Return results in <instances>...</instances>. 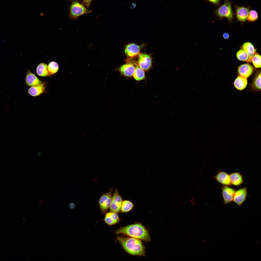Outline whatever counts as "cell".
Instances as JSON below:
<instances>
[{
  "instance_id": "obj_1",
  "label": "cell",
  "mask_w": 261,
  "mask_h": 261,
  "mask_svg": "<svg viewBox=\"0 0 261 261\" xmlns=\"http://www.w3.org/2000/svg\"><path fill=\"white\" fill-rule=\"evenodd\" d=\"M118 241L125 251L133 255L145 256V248L141 240L133 237L118 236Z\"/></svg>"
},
{
  "instance_id": "obj_2",
  "label": "cell",
  "mask_w": 261,
  "mask_h": 261,
  "mask_svg": "<svg viewBox=\"0 0 261 261\" xmlns=\"http://www.w3.org/2000/svg\"><path fill=\"white\" fill-rule=\"evenodd\" d=\"M116 234H122L130 237L148 242L151 238L147 230L140 223H137L121 227L116 231Z\"/></svg>"
},
{
  "instance_id": "obj_3",
  "label": "cell",
  "mask_w": 261,
  "mask_h": 261,
  "mask_svg": "<svg viewBox=\"0 0 261 261\" xmlns=\"http://www.w3.org/2000/svg\"><path fill=\"white\" fill-rule=\"evenodd\" d=\"M92 10H89L83 3L78 0H73L69 7V16L72 19L75 20L81 15L90 13Z\"/></svg>"
},
{
  "instance_id": "obj_4",
  "label": "cell",
  "mask_w": 261,
  "mask_h": 261,
  "mask_svg": "<svg viewBox=\"0 0 261 261\" xmlns=\"http://www.w3.org/2000/svg\"><path fill=\"white\" fill-rule=\"evenodd\" d=\"M216 12L220 17H226L230 21L233 19V13L231 4L228 1H225L223 4L217 9Z\"/></svg>"
},
{
  "instance_id": "obj_5",
  "label": "cell",
  "mask_w": 261,
  "mask_h": 261,
  "mask_svg": "<svg viewBox=\"0 0 261 261\" xmlns=\"http://www.w3.org/2000/svg\"><path fill=\"white\" fill-rule=\"evenodd\" d=\"M112 198L111 189L107 193L103 194L100 197L99 203L100 209L103 213L106 212L109 208Z\"/></svg>"
},
{
  "instance_id": "obj_6",
  "label": "cell",
  "mask_w": 261,
  "mask_h": 261,
  "mask_svg": "<svg viewBox=\"0 0 261 261\" xmlns=\"http://www.w3.org/2000/svg\"><path fill=\"white\" fill-rule=\"evenodd\" d=\"M122 198L117 190L116 189L112 196L111 202L109 207L110 211L118 213L120 211L122 202Z\"/></svg>"
},
{
  "instance_id": "obj_7",
  "label": "cell",
  "mask_w": 261,
  "mask_h": 261,
  "mask_svg": "<svg viewBox=\"0 0 261 261\" xmlns=\"http://www.w3.org/2000/svg\"><path fill=\"white\" fill-rule=\"evenodd\" d=\"M152 64V59L150 55L144 53L139 54L137 64L140 68L147 71L151 68Z\"/></svg>"
},
{
  "instance_id": "obj_8",
  "label": "cell",
  "mask_w": 261,
  "mask_h": 261,
  "mask_svg": "<svg viewBox=\"0 0 261 261\" xmlns=\"http://www.w3.org/2000/svg\"><path fill=\"white\" fill-rule=\"evenodd\" d=\"M221 189L224 203L226 205L233 201L236 190L228 186L223 185Z\"/></svg>"
},
{
  "instance_id": "obj_9",
  "label": "cell",
  "mask_w": 261,
  "mask_h": 261,
  "mask_svg": "<svg viewBox=\"0 0 261 261\" xmlns=\"http://www.w3.org/2000/svg\"><path fill=\"white\" fill-rule=\"evenodd\" d=\"M247 195L246 187H243L239 189L236 191L233 201L240 207L245 201Z\"/></svg>"
},
{
  "instance_id": "obj_10",
  "label": "cell",
  "mask_w": 261,
  "mask_h": 261,
  "mask_svg": "<svg viewBox=\"0 0 261 261\" xmlns=\"http://www.w3.org/2000/svg\"><path fill=\"white\" fill-rule=\"evenodd\" d=\"M134 64L135 63L129 62L120 66L117 70L122 75L126 77H131L133 75L135 71V67Z\"/></svg>"
},
{
  "instance_id": "obj_11",
  "label": "cell",
  "mask_w": 261,
  "mask_h": 261,
  "mask_svg": "<svg viewBox=\"0 0 261 261\" xmlns=\"http://www.w3.org/2000/svg\"><path fill=\"white\" fill-rule=\"evenodd\" d=\"M143 45H138L134 43L129 44L126 47L125 53L128 56L133 58L139 55L140 50Z\"/></svg>"
},
{
  "instance_id": "obj_12",
  "label": "cell",
  "mask_w": 261,
  "mask_h": 261,
  "mask_svg": "<svg viewBox=\"0 0 261 261\" xmlns=\"http://www.w3.org/2000/svg\"><path fill=\"white\" fill-rule=\"evenodd\" d=\"M25 82L27 86L32 87L41 84L42 81L38 79L36 76L29 70H28L25 78Z\"/></svg>"
},
{
  "instance_id": "obj_13",
  "label": "cell",
  "mask_w": 261,
  "mask_h": 261,
  "mask_svg": "<svg viewBox=\"0 0 261 261\" xmlns=\"http://www.w3.org/2000/svg\"><path fill=\"white\" fill-rule=\"evenodd\" d=\"M253 67L250 64H246L239 66L238 69V74L246 79L249 77L254 71Z\"/></svg>"
},
{
  "instance_id": "obj_14",
  "label": "cell",
  "mask_w": 261,
  "mask_h": 261,
  "mask_svg": "<svg viewBox=\"0 0 261 261\" xmlns=\"http://www.w3.org/2000/svg\"><path fill=\"white\" fill-rule=\"evenodd\" d=\"M214 178L218 182L224 185L229 186L232 185L229 175L226 172L220 171Z\"/></svg>"
},
{
  "instance_id": "obj_15",
  "label": "cell",
  "mask_w": 261,
  "mask_h": 261,
  "mask_svg": "<svg viewBox=\"0 0 261 261\" xmlns=\"http://www.w3.org/2000/svg\"><path fill=\"white\" fill-rule=\"evenodd\" d=\"M45 87L44 83L30 87L28 90V92L31 96L36 97L38 96L45 91Z\"/></svg>"
},
{
  "instance_id": "obj_16",
  "label": "cell",
  "mask_w": 261,
  "mask_h": 261,
  "mask_svg": "<svg viewBox=\"0 0 261 261\" xmlns=\"http://www.w3.org/2000/svg\"><path fill=\"white\" fill-rule=\"evenodd\" d=\"M249 11L248 8L243 7H237L236 14L237 19L241 22L245 21L247 19Z\"/></svg>"
},
{
  "instance_id": "obj_17",
  "label": "cell",
  "mask_w": 261,
  "mask_h": 261,
  "mask_svg": "<svg viewBox=\"0 0 261 261\" xmlns=\"http://www.w3.org/2000/svg\"><path fill=\"white\" fill-rule=\"evenodd\" d=\"M120 220V218L116 213L110 212L106 213L104 218L105 222L111 225L115 224Z\"/></svg>"
},
{
  "instance_id": "obj_18",
  "label": "cell",
  "mask_w": 261,
  "mask_h": 261,
  "mask_svg": "<svg viewBox=\"0 0 261 261\" xmlns=\"http://www.w3.org/2000/svg\"><path fill=\"white\" fill-rule=\"evenodd\" d=\"M233 84L236 88L239 90H242L246 87L247 80L246 78L239 75L235 79Z\"/></svg>"
},
{
  "instance_id": "obj_19",
  "label": "cell",
  "mask_w": 261,
  "mask_h": 261,
  "mask_svg": "<svg viewBox=\"0 0 261 261\" xmlns=\"http://www.w3.org/2000/svg\"><path fill=\"white\" fill-rule=\"evenodd\" d=\"M229 175L232 185L239 186L243 183L242 176L240 173L238 172L232 173Z\"/></svg>"
},
{
  "instance_id": "obj_20",
  "label": "cell",
  "mask_w": 261,
  "mask_h": 261,
  "mask_svg": "<svg viewBox=\"0 0 261 261\" xmlns=\"http://www.w3.org/2000/svg\"><path fill=\"white\" fill-rule=\"evenodd\" d=\"M241 49L245 50L249 56V58L247 62H251L252 58L255 53V50L253 44L249 42L245 43L242 46Z\"/></svg>"
},
{
  "instance_id": "obj_21",
  "label": "cell",
  "mask_w": 261,
  "mask_h": 261,
  "mask_svg": "<svg viewBox=\"0 0 261 261\" xmlns=\"http://www.w3.org/2000/svg\"><path fill=\"white\" fill-rule=\"evenodd\" d=\"M48 65L45 63H42L39 64L37 67L36 72L37 74L41 77L50 76L47 70Z\"/></svg>"
},
{
  "instance_id": "obj_22",
  "label": "cell",
  "mask_w": 261,
  "mask_h": 261,
  "mask_svg": "<svg viewBox=\"0 0 261 261\" xmlns=\"http://www.w3.org/2000/svg\"><path fill=\"white\" fill-rule=\"evenodd\" d=\"M251 87L254 90L260 91L261 90V72H259L254 77Z\"/></svg>"
},
{
  "instance_id": "obj_23",
  "label": "cell",
  "mask_w": 261,
  "mask_h": 261,
  "mask_svg": "<svg viewBox=\"0 0 261 261\" xmlns=\"http://www.w3.org/2000/svg\"><path fill=\"white\" fill-rule=\"evenodd\" d=\"M135 71L133 75L134 79L136 80L139 81L145 78V75L144 70L140 68L136 63Z\"/></svg>"
},
{
  "instance_id": "obj_24",
  "label": "cell",
  "mask_w": 261,
  "mask_h": 261,
  "mask_svg": "<svg viewBox=\"0 0 261 261\" xmlns=\"http://www.w3.org/2000/svg\"><path fill=\"white\" fill-rule=\"evenodd\" d=\"M134 205L130 201L124 200L122 201L120 211L123 213H126L131 210L133 208Z\"/></svg>"
},
{
  "instance_id": "obj_25",
  "label": "cell",
  "mask_w": 261,
  "mask_h": 261,
  "mask_svg": "<svg viewBox=\"0 0 261 261\" xmlns=\"http://www.w3.org/2000/svg\"><path fill=\"white\" fill-rule=\"evenodd\" d=\"M59 65L57 62L54 61L50 62L47 66V70L50 76L56 73L59 69Z\"/></svg>"
},
{
  "instance_id": "obj_26",
  "label": "cell",
  "mask_w": 261,
  "mask_h": 261,
  "mask_svg": "<svg viewBox=\"0 0 261 261\" xmlns=\"http://www.w3.org/2000/svg\"><path fill=\"white\" fill-rule=\"evenodd\" d=\"M236 57L238 60L240 61H245L248 62L249 57L246 52L243 49H241L239 51L236 53Z\"/></svg>"
},
{
  "instance_id": "obj_27",
  "label": "cell",
  "mask_w": 261,
  "mask_h": 261,
  "mask_svg": "<svg viewBox=\"0 0 261 261\" xmlns=\"http://www.w3.org/2000/svg\"><path fill=\"white\" fill-rule=\"evenodd\" d=\"M261 56L255 52L252 58L251 62L255 68H260L261 67Z\"/></svg>"
},
{
  "instance_id": "obj_28",
  "label": "cell",
  "mask_w": 261,
  "mask_h": 261,
  "mask_svg": "<svg viewBox=\"0 0 261 261\" xmlns=\"http://www.w3.org/2000/svg\"><path fill=\"white\" fill-rule=\"evenodd\" d=\"M258 15L255 10H252L249 11L247 19L249 21L253 22L256 20L258 18Z\"/></svg>"
},
{
  "instance_id": "obj_29",
  "label": "cell",
  "mask_w": 261,
  "mask_h": 261,
  "mask_svg": "<svg viewBox=\"0 0 261 261\" xmlns=\"http://www.w3.org/2000/svg\"><path fill=\"white\" fill-rule=\"evenodd\" d=\"M92 0H83V2L85 6L88 8L90 6Z\"/></svg>"
},
{
  "instance_id": "obj_30",
  "label": "cell",
  "mask_w": 261,
  "mask_h": 261,
  "mask_svg": "<svg viewBox=\"0 0 261 261\" xmlns=\"http://www.w3.org/2000/svg\"><path fill=\"white\" fill-rule=\"evenodd\" d=\"M210 2L216 4H218L219 2V0H207Z\"/></svg>"
},
{
  "instance_id": "obj_31",
  "label": "cell",
  "mask_w": 261,
  "mask_h": 261,
  "mask_svg": "<svg viewBox=\"0 0 261 261\" xmlns=\"http://www.w3.org/2000/svg\"><path fill=\"white\" fill-rule=\"evenodd\" d=\"M69 206L71 209H73L75 207V205L74 203H72L70 204Z\"/></svg>"
},
{
  "instance_id": "obj_32",
  "label": "cell",
  "mask_w": 261,
  "mask_h": 261,
  "mask_svg": "<svg viewBox=\"0 0 261 261\" xmlns=\"http://www.w3.org/2000/svg\"><path fill=\"white\" fill-rule=\"evenodd\" d=\"M223 36L225 39H227L229 37V35L228 33H224L223 35Z\"/></svg>"
},
{
  "instance_id": "obj_33",
  "label": "cell",
  "mask_w": 261,
  "mask_h": 261,
  "mask_svg": "<svg viewBox=\"0 0 261 261\" xmlns=\"http://www.w3.org/2000/svg\"><path fill=\"white\" fill-rule=\"evenodd\" d=\"M136 6V4L134 3H133L132 4L131 8V9H133Z\"/></svg>"
},
{
  "instance_id": "obj_34",
  "label": "cell",
  "mask_w": 261,
  "mask_h": 261,
  "mask_svg": "<svg viewBox=\"0 0 261 261\" xmlns=\"http://www.w3.org/2000/svg\"><path fill=\"white\" fill-rule=\"evenodd\" d=\"M69 0V1H70V0Z\"/></svg>"
}]
</instances>
